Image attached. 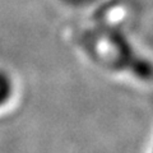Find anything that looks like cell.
<instances>
[{
	"label": "cell",
	"mask_w": 153,
	"mask_h": 153,
	"mask_svg": "<svg viewBox=\"0 0 153 153\" xmlns=\"http://www.w3.org/2000/svg\"><path fill=\"white\" fill-rule=\"evenodd\" d=\"M14 91V83L12 76L5 70L0 69V107L10 100Z\"/></svg>",
	"instance_id": "obj_1"
}]
</instances>
